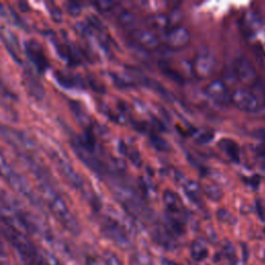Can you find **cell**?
I'll list each match as a JSON object with an SVG mask.
<instances>
[{
	"label": "cell",
	"mask_w": 265,
	"mask_h": 265,
	"mask_svg": "<svg viewBox=\"0 0 265 265\" xmlns=\"http://www.w3.org/2000/svg\"><path fill=\"white\" fill-rule=\"evenodd\" d=\"M160 69H161V71L164 72V74H166V76H168V77L171 78L172 80L178 81V82H181V81H182L181 77H180L178 74H176L168 64L162 62V63H160Z\"/></svg>",
	"instance_id": "cell-18"
},
{
	"label": "cell",
	"mask_w": 265,
	"mask_h": 265,
	"mask_svg": "<svg viewBox=\"0 0 265 265\" xmlns=\"http://www.w3.org/2000/svg\"><path fill=\"white\" fill-rule=\"evenodd\" d=\"M86 265H105L104 262L96 257H88L86 260Z\"/></svg>",
	"instance_id": "cell-23"
},
{
	"label": "cell",
	"mask_w": 265,
	"mask_h": 265,
	"mask_svg": "<svg viewBox=\"0 0 265 265\" xmlns=\"http://www.w3.org/2000/svg\"><path fill=\"white\" fill-rule=\"evenodd\" d=\"M131 37L138 45L145 50H156L160 46V38L149 29H134Z\"/></svg>",
	"instance_id": "cell-6"
},
{
	"label": "cell",
	"mask_w": 265,
	"mask_h": 265,
	"mask_svg": "<svg viewBox=\"0 0 265 265\" xmlns=\"http://www.w3.org/2000/svg\"><path fill=\"white\" fill-rule=\"evenodd\" d=\"M218 147L222 150L231 161L239 162L240 158V149L238 144L231 139H222L218 142Z\"/></svg>",
	"instance_id": "cell-7"
},
{
	"label": "cell",
	"mask_w": 265,
	"mask_h": 265,
	"mask_svg": "<svg viewBox=\"0 0 265 265\" xmlns=\"http://www.w3.org/2000/svg\"><path fill=\"white\" fill-rule=\"evenodd\" d=\"M234 72L237 80L242 83H254L257 79V72L253 63L247 57H239L235 60Z\"/></svg>",
	"instance_id": "cell-5"
},
{
	"label": "cell",
	"mask_w": 265,
	"mask_h": 265,
	"mask_svg": "<svg viewBox=\"0 0 265 265\" xmlns=\"http://www.w3.org/2000/svg\"><path fill=\"white\" fill-rule=\"evenodd\" d=\"M191 40V33L185 26L179 25L169 28L164 33V41L172 49H183L187 47Z\"/></svg>",
	"instance_id": "cell-3"
},
{
	"label": "cell",
	"mask_w": 265,
	"mask_h": 265,
	"mask_svg": "<svg viewBox=\"0 0 265 265\" xmlns=\"http://www.w3.org/2000/svg\"><path fill=\"white\" fill-rule=\"evenodd\" d=\"M163 265H176L174 262H172V261H169V260H166V259H164L163 260Z\"/></svg>",
	"instance_id": "cell-24"
},
{
	"label": "cell",
	"mask_w": 265,
	"mask_h": 265,
	"mask_svg": "<svg viewBox=\"0 0 265 265\" xmlns=\"http://www.w3.org/2000/svg\"><path fill=\"white\" fill-rule=\"evenodd\" d=\"M150 143L158 151L169 152L171 150L170 144L165 139H163L162 137H160L158 135H152L150 137Z\"/></svg>",
	"instance_id": "cell-15"
},
{
	"label": "cell",
	"mask_w": 265,
	"mask_h": 265,
	"mask_svg": "<svg viewBox=\"0 0 265 265\" xmlns=\"http://www.w3.org/2000/svg\"><path fill=\"white\" fill-rule=\"evenodd\" d=\"M231 103L246 113H257L261 110V102L257 95L247 88H236L231 94Z\"/></svg>",
	"instance_id": "cell-1"
},
{
	"label": "cell",
	"mask_w": 265,
	"mask_h": 265,
	"mask_svg": "<svg viewBox=\"0 0 265 265\" xmlns=\"http://www.w3.org/2000/svg\"><path fill=\"white\" fill-rule=\"evenodd\" d=\"M163 201L167 208L172 212H180L183 207L180 196L171 190H166L163 193Z\"/></svg>",
	"instance_id": "cell-9"
},
{
	"label": "cell",
	"mask_w": 265,
	"mask_h": 265,
	"mask_svg": "<svg viewBox=\"0 0 265 265\" xmlns=\"http://www.w3.org/2000/svg\"><path fill=\"white\" fill-rule=\"evenodd\" d=\"M186 195L190 200L199 204L202 199V188L194 181H187L184 185Z\"/></svg>",
	"instance_id": "cell-11"
},
{
	"label": "cell",
	"mask_w": 265,
	"mask_h": 265,
	"mask_svg": "<svg viewBox=\"0 0 265 265\" xmlns=\"http://www.w3.org/2000/svg\"><path fill=\"white\" fill-rule=\"evenodd\" d=\"M119 22L121 26H123L124 28L134 30L137 24V19H136V16L132 13L124 11L119 15Z\"/></svg>",
	"instance_id": "cell-13"
},
{
	"label": "cell",
	"mask_w": 265,
	"mask_h": 265,
	"mask_svg": "<svg viewBox=\"0 0 265 265\" xmlns=\"http://www.w3.org/2000/svg\"><path fill=\"white\" fill-rule=\"evenodd\" d=\"M108 235L118 245V246H127L128 239L123 231L117 226H109L107 227Z\"/></svg>",
	"instance_id": "cell-12"
},
{
	"label": "cell",
	"mask_w": 265,
	"mask_h": 265,
	"mask_svg": "<svg viewBox=\"0 0 265 265\" xmlns=\"http://www.w3.org/2000/svg\"><path fill=\"white\" fill-rule=\"evenodd\" d=\"M202 193L207 197L209 198L210 200L212 201H219L220 198H222L223 194H222V191H220V189L215 186V185H206L202 188Z\"/></svg>",
	"instance_id": "cell-14"
},
{
	"label": "cell",
	"mask_w": 265,
	"mask_h": 265,
	"mask_svg": "<svg viewBox=\"0 0 265 265\" xmlns=\"http://www.w3.org/2000/svg\"><path fill=\"white\" fill-rule=\"evenodd\" d=\"M205 94L208 98L220 105H227L231 102V93L228 85L222 79H215L205 87Z\"/></svg>",
	"instance_id": "cell-4"
},
{
	"label": "cell",
	"mask_w": 265,
	"mask_h": 265,
	"mask_svg": "<svg viewBox=\"0 0 265 265\" xmlns=\"http://www.w3.org/2000/svg\"><path fill=\"white\" fill-rule=\"evenodd\" d=\"M103 259H104L103 262H104L105 265H121V263L118 260V258L114 254H112L110 252H106L104 254Z\"/></svg>",
	"instance_id": "cell-20"
},
{
	"label": "cell",
	"mask_w": 265,
	"mask_h": 265,
	"mask_svg": "<svg viewBox=\"0 0 265 265\" xmlns=\"http://www.w3.org/2000/svg\"><path fill=\"white\" fill-rule=\"evenodd\" d=\"M37 265H60L53 257L52 259H50V257H47V258H39L38 261H37Z\"/></svg>",
	"instance_id": "cell-21"
},
{
	"label": "cell",
	"mask_w": 265,
	"mask_h": 265,
	"mask_svg": "<svg viewBox=\"0 0 265 265\" xmlns=\"http://www.w3.org/2000/svg\"><path fill=\"white\" fill-rule=\"evenodd\" d=\"M213 137H214V132L208 129L198 130L195 134V140L200 144H206L210 142L213 139Z\"/></svg>",
	"instance_id": "cell-16"
},
{
	"label": "cell",
	"mask_w": 265,
	"mask_h": 265,
	"mask_svg": "<svg viewBox=\"0 0 265 265\" xmlns=\"http://www.w3.org/2000/svg\"><path fill=\"white\" fill-rule=\"evenodd\" d=\"M129 159L132 162V164H134L136 167H140L141 159H140V156H139L138 151L132 150V152H130V154H129Z\"/></svg>",
	"instance_id": "cell-22"
},
{
	"label": "cell",
	"mask_w": 265,
	"mask_h": 265,
	"mask_svg": "<svg viewBox=\"0 0 265 265\" xmlns=\"http://www.w3.org/2000/svg\"><path fill=\"white\" fill-rule=\"evenodd\" d=\"M147 25L151 31H161L165 33L170 28V23L167 15L154 14L148 17Z\"/></svg>",
	"instance_id": "cell-8"
},
{
	"label": "cell",
	"mask_w": 265,
	"mask_h": 265,
	"mask_svg": "<svg viewBox=\"0 0 265 265\" xmlns=\"http://www.w3.org/2000/svg\"><path fill=\"white\" fill-rule=\"evenodd\" d=\"M191 255L195 261H203L208 256V248L206 241L202 238H197L196 240H194L191 247Z\"/></svg>",
	"instance_id": "cell-10"
},
{
	"label": "cell",
	"mask_w": 265,
	"mask_h": 265,
	"mask_svg": "<svg viewBox=\"0 0 265 265\" xmlns=\"http://www.w3.org/2000/svg\"><path fill=\"white\" fill-rule=\"evenodd\" d=\"M167 16H168V19H169L170 28L181 25V22H182L183 19H184V14H183L182 11L179 10V9H175V10L171 11L170 14L167 15Z\"/></svg>",
	"instance_id": "cell-17"
},
{
	"label": "cell",
	"mask_w": 265,
	"mask_h": 265,
	"mask_svg": "<svg viewBox=\"0 0 265 265\" xmlns=\"http://www.w3.org/2000/svg\"><path fill=\"white\" fill-rule=\"evenodd\" d=\"M216 69V59L208 49H201L194 57L193 71L197 78L207 79Z\"/></svg>",
	"instance_id": "cell-2"
},
{
	"label": "cell",
	"mask_w": 265,
	"mask_h": 265,
	"mask_svg": "<svg viewBox=\"0 0 265 265\" xmlns=\"http://www.w3.org/2000/svg\"><path fill=\"white\" fill-rule=\"evenodd\" d=\"M217 217L219 220H222V222L231 224L234 222V217L233 215L226 209H219L217 211Z\"/></svg>",
	"instance_id": "cell-19"
}]
</instances>
